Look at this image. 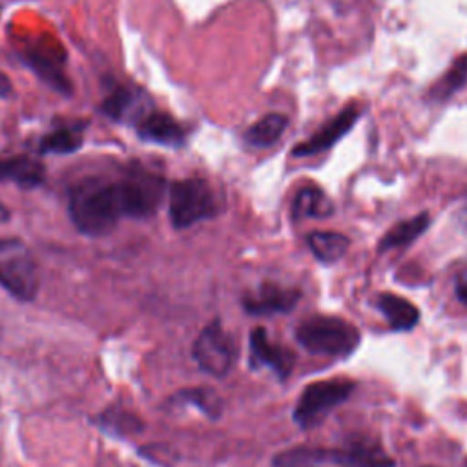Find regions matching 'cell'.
<instances>
[{
    "label": "cell",
    "mask_w": 467,
    "mask_h": 467,
    "mask_svg": "<svg viewBox=\"0 0 467 467\" xmlns=\"http://www.w3.org/2000/svg\"><path fill=\"white\" fill-rule=\"evenodd\" d=\"M67 212L75 228L89 237L106 235L124 217L119 181L89 177L69 192Z\"/></svg>",
    "instance_id": "obj_1"
},
{
    "label": "cell",
    "mask_w": 467,
    "mask_h": 467,
    "mask_svg": "<svg viewBox=\"0 0 467 467\" xmlns=\"http://www.w3.org/2000/svg\"><path fill=\"white\" fill-rule=\"evenodd\" d=\"M321 463H337L341 467H394V462L374 445H354L341 449L296 447L279 452L274 467H316Z\"/></svg>",
    "instance_id": "obj_2"
},
{
    "label": "cell",
    "mask_w": 467,
    "mask_h": 467,
    "mask_svg": "<svg viewBox=\"0 0 467 467\" xmlns=\"http://www.w3.org/2000/svg\"><path fill=\"white\" fill-rule=\"evenodd\" d=\"M297 343L310 354L341 358L359 343L358 328L336 316H312L296 328Z\"/></svg>",
    "instance_id": "obj_3"
},
{
    "label": "cell",
    "mask_w": 467,
    "mask_h": 467,
    "mask_svg": "<svg viewBox=\"0 0 467 467\" xmlns=\"http://www.w3.org/2000/svg\"><path fill=\"white\" fill-rule=\"evenodd\" d=\"M0 285L20 301H33L40 290L38 263L18 237H0Z\"/></svg>",
    "instance_id": "obj_4"
},
{
    "label": "cell",
    "mask_w": 467,
    "mask_h": 467,
    "mask_svg": "<svg viewBox=\"0 0 467 467\" xmlns=\"http://www.w3.org/2000/svg\"><path fill=\"white\" fill-rule=\"evenodd\" d=\"M168 210L175 228H188L215 213V197L204 179H181L170 186Z\"/></svg>",
    "instance_id": "obj_5"
},
{
    "label": "cell",
    "mask_w": 467,
    "mask_h": 467,
    "mask_svg": "<svg viewBox=\"0 0 467 467\" xmlns=\"http://www.w3.org/2000/svg\"><path fill=\"white\" fill-rule=\"evenodd\" d=\"M356 383L341 378L321 379L306 385L296 403L294 421L301 429L319 425V421L339 403H343L354 390Z\"/></svg>",
    "instance_id": "obj_6"
},
{
    "label": "cell",
    "mask_w": 467,
    "mask_h": 467,
    "mask_svg": "<svg viewBox=\"0 0 467 467\" xmlns=\"http://www.w3.org/2000/svg\"><path fill=\"white\" fill-rule=\"evenodd\" d=\"M122 193L124 217L146 219L161 206L164 195V179L142 166L130 168L119 181Z\"/></svg>",
    "instance_id": "obj_7"
},
{
    "label": "cell",
    "mask_w": 467,
    "mask_h": 467,
    "mask_svg": "<svg viewBox=\"0 0 467 467\" xmlns=\"http://www.w3.org/2000/svg\"><path fill=\"white\" fill-rule=\"evenodd\" d=\"M235 358V348L230 336L223 330L219 321L206 325L193 343V359L197 365L217 378L230 372Z\"/></svg>",
    "instance_id": "obj_8"
},
{
    "label": "cell",
    "mask_w": 467,
    "mask_h": 467,
    "mask_svg": "<svg viewBox=\"0 0 467 467\" xmlns=\"http://www.w3.org/2000/svg\"><path fill=\"white\" fill-rule=\"evenodd\" d=\"M294 361H296V356L288 348L272 343L263 327L252 328L250 332V367L252 368L268 367L275 372L277 378L285 379L290 374Z\"/></svg>",
    "instance_id": "obj_9"
},
{
    "label": "cell",
    "mask_w": 467,
    "mask_h": 467,
    "mask_svg": "<svg viewBox=\"0 0 467 467\" xmlns=\"http://www.w3.org/2000/svg\"><path fill=\"white\" fill-rule=\"evenodd\" d=\"M358 117H359V109L356 106L345 108L334 119H330L321 130H317L310 139H306L305 142L294 146L292 155L294 157H308V155H317V153L328 150L345 133L350 131V128L354 126Z\"/></svg>",
    "instance_id": "obj_10"
},
{
    "label": "cell",
    "mask_w": 467,
    "mask_h": 467,
    "mask_svg": "<svg viewBox=\"0 0 467 467\" xmlns=\"http://www.w3.org/2000/svg\"><path fill=\"white\" fill-rule=\"evenodd\" d=\"M299 296L301 294L296 288H285L275 283H265L252 296H246L243 305L246 312L255 316L283 314L296 306Z\"/></svg>",
    "instance_id": "obj_11"
},
{
    "label": "cell",
    "mask_w": 467,
    "mask_h": 467,
    "mask_svg": "<svg viewBox=\"0 0 467 467\" xmlns=\"http://www.w3.org/2000/svg\"><path fill=\"white\" fill-rule=\"evenodd\" d=\"M137 133L142 140L162 144V146H181L184 142L182 126L164 111H146L137 122Z\"/></svg>",
    "instance_id": "obj_12"
},
{
    "label": "cell",
    "mask_w": 467,
    "mask_h": 467,
    "mask_svg": "<svg viewBox=\"0 0 467 467\" xmlns=\"http://www.w3.org/2000/svg\"><path fill=\"white\" fill-rule=\"evenodd\" d=\"M46 170L42 162L29 155H13L0 159V182H13L20 188H36L44 182Z\"/></svg>",
    "instance_id": "obj_13"
},
{
    "label": "cell",
    "mask_w": 467,
    "mask_h": 467,
    "mask_svg": "<svg viewBox=\"0 0 467 467\" xmlns=\"http://www.w3.org/2000/svg\"><path fill=\"white\" fill-rule=\"evenodd\" d=\"M376 306L394 330H410L420 319V312L410 301L390 292L379 294L376 297Z\"/></svg>",
    "instance_id": "obj_14"
},
{
    "label": "cell",
    "mask_w": 467,
    "mask_h": 467,
    "mask_svg": "<svg viewBox=\"0 0 467 467\" xmlns=\"http://www.w3.org/2000/svg\"><path fill=\"white\" fill-rule=\"evenodd\" d=\"M306 244L321 263H336L347 254L350 241L337 232H312L306 235Z\"/></svg>",
    "instance_id": "obj_15"
},
{
    "label": "cell",
    "mask_w": 467,
    "mask_h": 467,
    "mask_svg": "<svg viewBox=\"0 0 467 467\" xmlns=\"http://www.w3.org/2000/svg\"><path fill=\"white\" fill-rule=\"evenodd\" d=\"M431 217L429 213H420L416 217H410L407 221H401L398 224H394L379 241V250H390V248H398V246H405L409 243H412L414 239H418L427 228H429Z\"/></svg>",
    "instance_id": "obj_16"
},
{
    "label": "cell",
    "mask_w": 467,
    "mask_h": 467,
    "mask_svg": "<svg viewBox=\"0 0 467 467\" xmlns=\"http://www.w3.org/2000/svg\"><path fill=\"white\" fill-rule=\"evenodd\" d=\"M294 217H327L332 213V202L325 192L314 184L303 186L292 204Z\"/></svg>",
    "instance_id": "obj_17"
},
{
    "label": "cell",
    "mask_w": 467,
    "mask_h": 467,
    "mask_svg": "<svg viewBox=\"0 0 467 467\" xmlns=\"http://www.w3.org/2000/svg\"><path fill=\"white\" fill-rule=\"evenodd\" d=\"M285 128H286V117L285 115L268 113L246 130L244 139H246L248 144H252L255 148H268L274 142H277V139L281 137Z\"/></svg>",
    "instance_id": "obj_18"
},
{
    "label": "cell",
    "mask_w": 467,
    "mask_h": 467,
    "mask_svg": "<svg viewBox=\"0 0 467 467\" xmlns=\"http://www.w3.org/2000/svg\"><path fill=\"white\" fill-rule=\"evenodd\" d=\"M82 126H69V128H58L51 133H47L40 142L42 153H58L67 155L77 151L82 146Z\"/></svg>",
    "instance_id": "obj_19"
},
{
    "label": "cell",
    "mask_w": 467,
    "mask_h": 467,
    "mask_svg": "<svg viewBox=\"0 0 467 467\" xmlns=\"http://www.w3.org/2000/svg\"><path fill=\"white\" fill-rule=\"evenodd\" d=\"M467 82V53L460 55L451 67L447 69V73L434 84V88L431 89V99L434 100H445L449 99L454 91H458L463 84Z\"/></svg>",
    "instance_id": "obj_20"
},
{
    "label": "cell",
    "mask_w": 467,
    "mask_h": 467,
    "mask_svg": "<svg viewBox=\"0 0 467 467\" xmlns=\"http://www.w3.org/2000/svg\"><path fill=\"white\" fill-rule=\"evenodd\" d=\"M135 106V95L128 88L113 89L102 102V111L111 117L113 120H122L130 115L131 108Z\"/></svg>",
    "instance_id": "obj_21"
},
{
    "label": "cell",
    "mask_w": 467,
    "mask_h": 467,
    "mask_svg": "<svg viewBox=\"0 0 467 467\" xmlns=\"http://www.w3.org/2000/svg\"><path fill=\"white\" fill-rule=\"evenodd\" d=\"M173 400H181V401H186V403H195L210 418H217L219 412H221V400L210 389L182 390V392H177V396Z\"/></svg>",
    "instance_id": "obj_22"
},
{
    "label": "cell",
    "mask_w": 467,
    "mask_h": 467,
    "mask_svg": "<svg viewBox=\"0 0 467 467\" xmlns=\"http://www.w3.org/2000/svg\"><path fill=\"white\" fill-rule=\"evenodd\" d=\"M456 297L467 305V270L462 272L456 281Z\"/></svg>",
    "instance_id": "obj_23"
},
{
    "label": "cell",
    "mask_w": 467,
    "mask_h": 467,
    "mask_svg": "<svg viewBox=\"0 0 467 467\" xmlns=\"http://www.w3.org/2000/svg\"><path fill=\"white\" fill-rule=\"evenodd\" d=\"M9 89H11V84H9L7 77H4V75L0 73V95H5Z\"/></svg>",
    "instance_id": "obj_24"
}]
</instances>
